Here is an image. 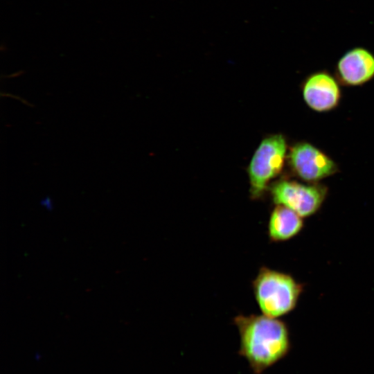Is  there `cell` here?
<instances>
[{
	"instance_id": "obj_1",
	"label": "cell",
	"mask_w": 374,
	"mask_h": 374,
	"mask_svg": "<svg viewBox=\"0 0 374 374\" xmlns=\"http://www.w3.org/2000/svg\"><path fill=\"white\" fill-rule=\"evenodd\" d=\"M233 323L240 336L238 354L254 374H262L284 358L290 349L287 325L278 318L264 314H238Z\"/></svg>"
},
{
	"instance_id": "obj_2",
	"label": "cell",
	"mask_w": 374,
	"mask_h": 374,
	"mask_svg": "<svg viewBox=\"0 0 374 374\" xmlns=\"http://www.w3.org/2000/svg\"><path fill=\"white\" fill-rule=\"evenodd\" d=\"M251 287L262 314L278 319L296 308L303 289L290 274L265 266L260 267Z\"/></svg>"
},
{
	"instance_id": "obj_3",
	"label": "cell",
	"mask_w": 374,
	"mask_h": 374,
	"mask_svg": "<svg viewBox=\"0 0 374 374\" xmlns=\"http://www.w3.org/2000/svg\"><path fill=\"white\" fill-rule=\"evenodd\" d=\"M287 151L286 139L281 134L270 135L261 141L248 168L251 199L262 197L271 181L282 172Z\"/></svg>"
},
{
	"instance_id": "obj_4",
	"label": "cell",
	"mask_w": 374,
	"mask_h": 374,
	"mask_svg": "<svg viewBox=\"0 0 374 374\" xmlns=\"http://www.w3.org/2000/svg\"><path fill=\"white\" fill-rule=\"evenodd\" d=\"M328 188L318 183L281 179L269 188L273 202L294 211L302 217L316 213L328 195Z\"/></svg>"
},
{
	"instance_id": "obj_5",
	"label": "cell",
	"mask_w": 374,
	"mask_h": 374,
	"mask_svg": "<svg viewBox=\"0 0 374 374\" xmlns=\"http://www.w3.org/2000/svg\"><path fill=\"white\" fill-rule=\"evenodd\" d=\"M287 159L292 172L308 183H318L339 170L337 163L330 157L307 141L293 145Z\"/></svg>"
},
{
	"instance_id": "obj_6",
	"label": "cell",
	"mask_w": 374,
	"mask_h": 374,
	"mask_svg": "<svg viewBox=\"0 0 374 374\" xmlns=\"http://www.w3.org/2000/svg\"><path fill=\"white\" fill-rule=\"evenodd\" d=\"M339 82L326 70L309 74L301 84V92L306 105L317 112H328L336 109L341 101Z\"/></svg>"
},
{
	"instance_id": "obj_7",
	"label": "cell",
	"mask_w": 374,
	"mask_h": 374,
	"mask_svg": "<svg viewBox=\"0 0 374 374\" xmlns=\"http://www.w3.org/2000/svg\"><path fill=\"white\" fill-rule=\"evenodd\" d=\"M335 76L346 86H362L374 78V54L364 46L346 51L335 66Z\"/></svg>"
},
{
	"instance_id": "obj_8",
	"label": "cell",
	"mask_w": 374,
	"mask_h": 374,
	"mask_svg": "<svg viewBox=\"0 0 374 374\" xmlns=\"http://www.w3.org/2000/svg\"><path fill=\"white\" fill-rule=\"evenodd\" d=\"M303 227L301 215L286 206L276 205L269 217L267 234L273 242H285L298 235Z\"/></svg>"
},
{
	"instance_id": "obj_9",
	"label": "cell",
	"mask_w": 374,
	"mask_h": 374,
	"mask_svg": "<svg viewBox=\"0 0 374 374\" xmlns=\"http://www.w3.org/2000/svg\"><path fill=\"white\" fill-rule=\"evenodd\" d=\"M42 205H43L44 207L48 209H51L52 204H51V199L48 198V199H45L42 200Z\"/></svg>"
}]
</instances>
